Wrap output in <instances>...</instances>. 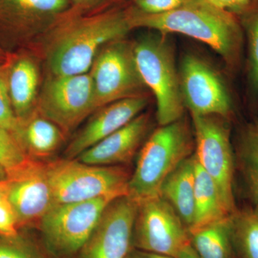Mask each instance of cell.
Returning <instances> with one entry per match:
<instances>
[{"instance_id":"cell-1","label":"cell","mask_w":258,"mask_h":258,"mask_svg":"<svg viewBox=\"0 0 258 258\" xmlns=\"http://www.w3.org/2000/svg\"><path fill=\"white\" fill-rule=\"evenodd\" d=\"M132 29L128 8L84 15L67 12L50 29L55 39L47 52L49 69L55 76L88 74L99 51Z\"/></svg>"},{"instance_id":"cell-2","label":"cell","mask_w":258,"mask_h":258,"mask_svg":"<svg viewBox=\"0 0 258 258\" xmlns=\"http://www.w3.org/2000/svg\"><path fill=\"white\" fill-rule=\"evenodd\" d=\"M128 12L132 28L152 29L164 35H186L209 45L229 63L238 57L242 38L240 23L233 13L208 0H186L179 8L163 14H145L132 6Z\"/></svg>"},{"instance_id":"cell-3","label":"cell","mask_w":258,"mask_h":258,"mask_svg":"<svg viewBox=\"0 0 258 258\" xmlns=\"http://www.w3.org/2000/svg\"><path fill=\"white\" fill-rule=\"evenodd\" d=\"M195 139L182 118L161 125L146 141L128 184L129 196L137 202L159 196L163 183L192 155Z\"/></svg>"},{"instance_id":"cell-4","label":"cell","mask_w":258,"mask_h":258,"mask_svg":"<svg viewBox=\"0 0 258 258\" xmlns=\"http://www.w3.org/2000/svg\"><path fill=\"white\" fill-rule=\"evenodd\" d=\"M45 169L55 205L128 195L131 174L123 166L92 165L62 159L45 163Z\"/></svg>"},{"instance_id":"cell-5","label":"cell","mask_w":258,"mask_h":258,"mask_svg":"<svg viewBox=\"0 0 258 258\" xmlns=\"http://www.w3.org/2000/svg\"><path fill=\"white\" fill-rule=\"evenodd\" d=\"M166 36L159 32L145 35L133 43L139 74L156 98L160 125L182 118L184 108L174 54Z\"/></svg>"},{"instance_id":"cell-6","label":"cell","mask_w":258,"mask_h":258,"mask_svg":"<svg viewBox=\"0 0 258 258\" xmlns=\"http://www.w3.org/2000/svg\"><path fill=\"white\" fill-rule=\"evenodd\" d=\"M121 196L109 195L54 205L38 223L42 244L49 255L72 258L79 254L108 205Z\"/></svg>"},{"instance_id":"cell-7","label":"cell","mask_w":258,"mask_h":258,"mask_svg":"<svg viewBox=\"0 0 258 258\" xmlns=\"http://www.w3.org/2000/svg\"><path fill=\"white\" fill-rule=\"evenodd\" d=\"M195 132V159L211 176L226 208L232 215L237 210L234 195L235 153L230 128L223 117L191 115Z\"/></svg>"},{"instance_id":"cell-8","label":"cell","mask_w":258,"mask_h":258,"mask_svg":"<svg viewBox=\"0 0 258 258\" xmlns=\"http://www.w3.org/2000/svg\"><path fill=\"white\" fill-rule=\"evenodd\" d=\"M90 75L96 111L120 100L144 96L147 88L136 63L134 44L123 39L110 42L99 51Z\"/></svg>"},{"instance_id":"cell-9","label":"cell","mask_w":258,"mask_h":258,"mask_svg":"<svg viewBox=\"0 0 258 258\" xmlns=\"http://www.w3.org/2000/svg\"><path fill=\"white\" fill-rule=\"evenodd\" d=\"M138 203L133 248L178 258L190 240L189 230L175 210L160 196Z\"/></svg>"},{"instance_id":"cell-10","label":"cell","mask_w":258,"mask_h":258,"mask_svg":"<svg viewBox=\"0 0 258 258\" xmlns=\"http://www.w3.org/2000/svg\"><path fill=\"white\" fill-rule=\"evenodd\" d=\"M39 115L64 132H72L96 111L91 75L55 76L47 79L37 100Z\"/></svg>"},{"instance_id":"cell-11","label":"cell","mask_w":258,"mask_h":258,"mask_svg":"<svg viewBox=\"0 0 258 258\" xmlns=\"http://www.w3.org/2000/svg\"><path fill=\"white\" fill-rule=\"evenodd\" d=\"M138 205V202L128 195L112 201L79 252L80 258H126L133 248Z\"/></svg>"},{"instance_id":"cell-12","label":"cell","mask_w":258,"mask_h":258,"mask_svg":"<svg viewBox=\"0 0 258 258\" xmlns=\"http://www.w3.org/2000/svg\"><path fill=\"white\" fill-rule=\"evenodd\" d=\"M184 106L191 115H219L227 118L232 102L221 79L215 71L197 56L183 58L179 75Z\"/></svg>"},{"instance_id":"cell-13","label":"cell","mask_w":258,"mask_h":258,"mask_svg":"<svg viewBox=\"0 0 258 258\" xmlns=\"http://www.w3.org/2000/svg\"><path fill=\"white\" fill-rule=\"evenodd\" d=\"M8 200L16 215L19 229L38 224L54 205L45 163L29 159L7 175Z\"/></svg>"},{"instance_id":"cell-14","label":"cell","mask_w":258,"mask_h":258,"mask_svg":"<svg viewBox=\"0 0 258 258\" xmlns=\"http://www.w3.org/2000/svg\"><path fill=\"white\" fill-rule=\"evenodd\" d=\"M71 0H0V38L21 42L50 30Z\"/></svg>"},{"instance_id":"cell-15","label":"cell","mask_w":258,"mask_h":258,"mask_svg":"<svg viewBox=\"0 0 258 258\" xmlns=\"http://www.w3.org/2000/svg\"><path fill=\"white\" fill-rule=\"evenodd\" d=\"M147 104V98L141 96L120 100L100 108L70 142L64 150V159H76L141 114Z\"/></svg>"},{"instance_id":"cell-16","label":"cell","mask_w":258,"mask_h":258,"mask_svg":"<svg viewBox=\"0 0 258 258\" xmlns=\"http://www.w3.org/2000/svg\"><path fill=\"white\" fill-rule=\"evenodd\" d=\"M149 126V115L142 113L76 159L92 165L123 166L133 159Z\"/></svg>"},{"instance_id":"cell-17","label":"cell","mask_w":258,"mask_h":258,"mask_svg":"<svg viewBox=\"0 0 258 258\" xmlns=\"http://www.w3.org/2000/svg\"><path fill=\"white\" fill-rule=\"evenodd\" d=\"M195 171L192 154L166 178L159 193V196L174 208L188 230L195 219Z\"/></svg>"},{"instance_id":"cell-18","label":"cell","mask_w":258,"mask_h":258,"mask_svg":"<svg viewBox=\"0 0 258 258\" xmlns=\"http://www.w3.org/2000/svg\"><path fill=\"white\" fill-rule=\"evenodd\" d=\"M12 107L21 121L32 115L36 101L38 71L34 61L28 57L13 61L6 79Z\"/></svg>"},{"instance_id":"cell-19","label":"cell","mask_w":258,"mask_h":258,"mask_svg":"<svg viewBox=\"0 0 258 258\" xmlns=\"http://www.w3.org/2000/svg\"><path fill=\"white\" fill-rule=\"evenodd\" d=\"M15 137L30 159L50 157L57 150L63 132L57 125L41 115H30L19 121Z\"/></svg>"},{"instance_id":"cell-20","label":"cell","mask_w":258,"mask_h":258,"mask_svg":"<svg viewBox=\"0 0 258 258\" xmlns=\"http://www.w3.org/2000/svg\"><path fill=\"white\" fill-rule=\"evenodd\" d=\"M195 159V219L189 232L232 215L215 181Z\"/></svg>"},{"instance_id":"cell-21","label":"cell","mask_w":258,"mask_h":258,"mask_svg":"<svg viewBox=\"0 0 258 258\" xmlns=\"http://www.w3.org/2000/svg\"><path fill=\"white\" fill-rule=\"evenodd\" d=\"M189 233L190 244L200 258H234L231 215Z\"/></svg>"},{"instance_id":"cell-22","label":"cell","mask_w":258,"mask_h":258,"mask_svg":"<svg viewBox=\"0 0 258 258\" xmlns=\"http://www.w3.org/2000/svg\"><path fill=\"white\" fill-rule=\"evenodd\" d=\"M234 153L235 171L252 204L258 205V122L249 123L241 130Z\"/></svg>"},{"instance_id":"cell-23","label":"cell","mask_w":258,"mask_h":258,"mask_svg":"<svg viewBox=\"0 0 258 258\" xmlns=\"http://www.w3.org/2000/svg\"><path fill=\"white\" fill-rule=\"evenodd\" d=\"M231 227L235 252L241 258H258V205L237 209Z\"/></svg>"},{"instance_id":"cell-24","label":"cell","mask_w":258,"mask_h":258,"mask_svg":"<svg viewBox=\"0 0 258 258\" xmlns=\"http://www.w3.org/2000/svg\"><path fill=\"white\" fill-rule=\"evenodd\" d=\"M47 251L20 230L12 237L0 235V258H50Z\"/></svg>"},{"instance_id":"cell-25","label":"cell","mask_w":258,"mask_h":258,"mask_svg":"<svg viewBox=\"0 0 258 258\" xmlns=\"http://www.w3.org/2000/svg\"><path fill=\"white\" fill-rule=\"evenodd\" d=\"M29 159L14 134L0 127V168L7 175L23 166Z\"/></svg>"},{"instance_id":"cell-26","label":"cell","mask_w":258,"mask_h":258,"mask_svg":"<svg viewBox=\"0 0 258 258\" xmlns=\"http://www.w3.org/2000/svg\"><path fill=\"white\" fill-rule=\"evenodd\" d=\"M249 45L248 81L252 94L258 97V5L246 20Z\"/></svg>"},{"instance_id":"cell-27","label":"cell","mask_w":258,"mask_h":258,"mask_svg":"<svg viewBox=\"0 0 258 258\" xmlns=\"http://www.w3.org/2000/svg\"><path fill=\"white\" fill-rule=\"evenodd\" d=\"M18 126L19 120L12 107L6 79L0 72V127L15 135Z\"/></svg>"},{"instance_id":"cell-28","label":"cell","mask_w":258,"mask_h":258,"mask_svg":"<svg viewBox=\"0 0 258 258\" xmlns=\"http://www.w3.org/2000/svg\"><path fill=\"white\" fill-rule=\"evenodd\" d=\"M186 0H135L132 6L145 14L158 15L169 13L179 8Z\"/></svg>"},{"instance_id":"cell-29","label":"cell","mask_w":258,"mask_h":258,"mask_svg":"<svg viewBox=\"0 0 258 258\" xmlns=\"http://www.w3.org/2000/svg\"><path fill=\"white\" fill-rule=\"evenodd\" d=\"M16 215L8 199L0 201V235L12 237L20 232Z\"/></svg>"},{"instance_id":"cell-30","label":"cell","mask_w":258,"mask_h":258,"mask_svg":"<svg viewBox=\"0 0 258 258\" xmlns=\"http://www.w3.org/2000/svg\"><path fill=\"white\" fill-rule=\"evenodd\" d=\"M111 0H71L69 13L75 15H84L105 10Z\"/></svg>"},{"instance_id":"cell-31","label":"cell","mask_w":258,"mask_h":258,"mask_svg":"<svg viewBox=\"0 0 258 258\" xmlns=\"http://www.w3.org/2000/svg\"><path fill=\"white\" fill-rule=\"evenodd\" d=\"M212 5L229 13H241L248 9L255 0H208Z\"/></svg>"},{"instance_id":"cell-32","label":"cell","mask_w":258,"mask_h":258,"mask_svg":"<svg viewBox=\"0 0 258 258\" xmlns=\"http://www.w3.org/2000/svg\"><path fill=\"white\" fill-rule=\"evenodd\" d=\"M126 258H176L164 254L154 253V252H146L139 249L132 248Z\"/></svg>"},{"instance_id":"cell-33","label":"cell","mask_w":258,"mask_h":258,"mask_svg":"<svg viewBox=\"0 0 258 258\" xmlns=\"http://www.w3.org/2000/svg\"><path fill=\"white\" fill-rule=\"evenodd\" d=\"M178 258H200L198 254L196 253L195 249L192 248L191 244H189L185 246L184 248L181 249L179 252Z\"/></svg>"},{"instance_id":"cell-34","label":"cell","mask_w":258,"mask_h":258,"mask_svg":"<svg viewBox=\"0 0 258 258\" xmlns=\"http://www.w3.org/2000/svg\"><path fill=\"white\" fill-rule=\"evenodd\" d=\"M8 190H9V184L8 179H0V201L5 199H8Z\"/></svg>"},{"instance_id":"cell-35","label":"cell","mask_w":258,"mask_h":258,"mask_svg":"<svg viewBox=\"0 0 258 258\" xmlns=\"http://www.w3.org/2000/svg\"><path fill=\"white\" fill-rule=\"evenodd\" d=\"M135 0H111L109 5L113 4V3H123V2H134Z\"/></svg>"},{"instance_id":"cell-36","label":"cell","mask_w":258,"mask_h":258,"mask_svg":"<svg viewBox=\"0 0 258 258\" xmlns=\"http://www.w3.org/2000/svg\"><path fill=\"white\" fill-rule=\"evenodd\" d=\"M7 177L6 172L0 168V179H4Z\"/></svg>"},{"instance_id":"cell-37","label":"cell","mask_w":258,"mask_h":258,"mask_svg":"<svg viewBox=\"0 0 258 258\" xmlns=\"http://www.w3.org/2000/svg\"><path fill=\"white\" fill-rule=\"evenodd\" d=\"M5 60V55L3 50L0 49V62L4 61Z\"/></svg>"}]
</instances>
